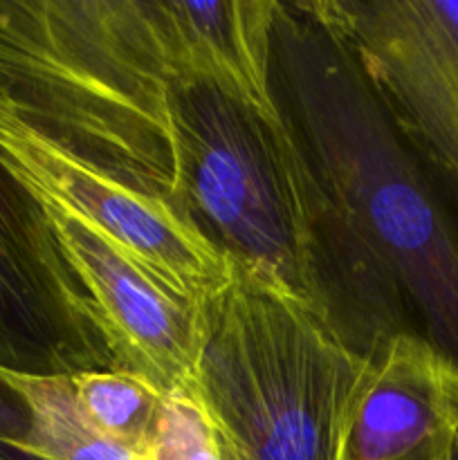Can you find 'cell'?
<instances>
[{
	"label": "cell",
	"mask_w": 458,
	"mask_h": 460,
	"mask_svg": "<svg viewBox=\"0 0 458 460\" xmlns=\"http://www.w3.org/2000/svg\"><path fill=\"white\" fill-rule=\"evenodd\" d=\"M277 0H0V99L81 160L189 220L175 88L209 79L281 108Z\"/></svg>",
	"instance_id": "1"
},
{
	"label": "cell",
	"mask_w": 458,
	"mask_h": 460,
	"mask_svg": "<svg viewBox=\"0 0 458 460\" xmlns=\"http://www.w3.org/2000/svg\"><path fill=\"white\" fill-rule=\"evenodd\" d=\"M278 99L299 133L371 328L413 331L458 368V205L395 121L332 0L278 3Z\"/></svg>",
	"instance_id": "2"
},
{
	"label": "cell",
	"mask_w": 458,
	"mask_h": 460,
	"mask_svg": "<svg viewBox=\"0 0 458 460\" xmlns=\"http://www.w3.org/2000/svg\"><path fill=\"white\" fill-rule=\"evenodd\" d=\"M198 308L196 386L223 460H346L371 371L321 305L229 256Z\"/></svg>",
	"instance_id": "3"
},
{
	"label": "cell",
	"mask_w": 458,
	"mask_h": 460,
	"mask_svg": "<svg viewBox=\"0 0 458 460\" xmlns=\"http://www.w3.org/2000/svg\"><path fill=\"white\" fill-rule=\"evenodd\" d=\"M175 130L189 220L330 314L344 245L283 103L268 111L216 81H184Z\"/></svg>",
	"instance_id": "4"
},
{
	"label": "cell",
	"mask_w": 458,
	"mask_h": 460,
	"mask_svg": "<svg viewBox=\"0 0 458 460\" xmlns=\"http://www.w3.org/2000/svg\"><path fill=\"white\" fill-rule=\"evenodd\" d=\"M0 166L39 202L84 220L182 299L198 304L229 274V256L171 202L81 160L0 99Z\"/></svg>",
	"instance_id": "5"
},
{
	"label": "cell",
	"mask_w": 458,
	"mask_h": 460,
	"mask_svg": "<svg viewBox=\"0 0 458 460\" xmlns=\"http://www.w3.org/2000/svg\"><path fill=\"white\" fill-rule=\"evenodd\" d=\"M395 121L458 205V3L332 0Z\"/></svg>",
	"instance_id": "6"
},
{
	"label": "cell",
	"mask_w": 458,
	"mask_h": 460,
	"mask_svg": "<svg viewBox=\"0 0 458 460\" xmlns=\"http://www.w3.org/2000/svg\"><path fill=\"white\" fill-rule=\"evenodd\" d=\"M0 368L31 376L115 368L48 216L3 166Z\"/></svg>",
	"instance_id": "7"
},
{
	"label": "cell",
	"mask_w": 458,
	"mask_h": 460,
	"mask_svg": "<svg viewBox=\"0 0 458 460\" xmlns=\"http://www.w3.org/2000/svg\"><path fill=\"white\" fill-rule=\"evenodd\" d=\"M40 209L84 288L115 368L139 373L166 394L196 386V304L175 295L99 229L54 207Z\"/></svg>",
	"instance_id": "8"
},
{
	"label": "cell",
	"mask_w": 458,
	"mask_h": 460,
	"mask_svg": "<svg viewBox=\"0 0 458 460\" xmlns=\"http://www.w3.org/2000/svg\"><path fill=\"white\" fill-rule=\"evenodd\" d=\"M458 434V368L413 331L371 355L346 460H422Z\"/></svg>",
	"instance_id": "9"
},
{
	"label": "cell",
	"mask_w": 458,
	"mask_h": 460,
	"mask_svg": "<svg viewBox=\"0 0 458 460\" xmlns=\"http://www.w3.org/2000/svg\"><path fill=\"white\" fill-rule=\"evenodd\" d=\"M30 416L25 445L52 460H144L142 452L101 434L79 407L70 376H31L0 368Z\"/></svg>",
	"instance_id": "10"
},
{
	"label": "cell",
	"mask_w": 458,
	"mask_h": 460,
	"mask_svg": "<svg viewBox=\"0 0 458 460\" xmlns=\"http://www.w3.org/2000/svg\"><path fill=\"white\" fill-rule=\"evenodd\" d=\"M79 407L101 434L144 452L155 431L166 391L148 377L121 368L70 376Z\"/></svg>",
	"instance_id": "11"
},
{
	"label": "cell",
	"mask_w": 458,
	"mask_h": 460,
	"mask_svg": "<svg viewBox=\"0 0 458 460\" xmlns=\"http://www.w3.org/2000/svg\"><path fill=\"white\" fill-rule=\"evenodd\" d=\"M144 460H223L198 386L166 394Z\"/></svg>",
	"instance_id": "12"
},
{
	"label": "cell",
	"mask_w": 458,
	"mask_h": 460,
	"mask_svg": "<svg viewBox=\"0 0 458 460\" xmlns=\"http://www.w3.org/2000/svg\"><path fill=\"white\" fill-rule=\"evenodd\" d=\"M30 436V416L25 404L0 376V438L25 443Z\"/></svg>",
	"instance_id": "13"
},
{
	"label": "cell",
	"mask_w": 458,
	"mask_h": 460,
	"mask_svg": "<svg viewBox=\"0 0 458 460\" xmlns=\"http://www.w3.org/2000/svg\"><path fill=\"white\" fill-rule=\"evenodd\" d=\"M0 460H52L40 452L31 449L30 445L18 443V440L0 438Z\"/></svg>",
	"instance_id": "14"
},
{
	"label": "cell",
	"mask_w": 458,
	"mask_h": 460,
	"mask_svg": "<svg viewBox=\"0 0 458 460\" xmlns=\"http://www.w3.org/2000/svg\"><path fill=\"white\" fill-rule=\"evenodd\" d=\"M422 460H458V434L454 436L449 443H445L438 452H434L431 456H427Z\"/></svg>",
	"instance_id": "15"
}]
</instances>
